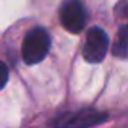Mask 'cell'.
<instances>
[{
	"instance_id": "cell-1",
	"label": "cell",
	"mask_w": 128,
	"mask_h": 128,
	"mask_svg": "<svg viewBox=\"0 0 128 128\" xmlns=\"http://www.w3.org/2000/svg\"><path fill=\"white\" fill-rule=\"evenodd\" d=\"M50 49V36L44 28H34L24 36L21 57L28 65H36L47 57Z\"/></svg>"
},
{
	"instance_id": "cell-2",
	"label": "cell",
	"mask_w": 128,
	"mask_h": 128,
	"mask_svg": "<svg viewBox=\"0 0 128 128\" xmlns=\"http://www.w3.org/2000/svg\"><path fill=\"white\" fill-rule=\"evenodd\" d=\"M106 120V112H99L94 109H83L78 112H68L58 115L57 118L52 120V128H92Z\"/></svg>"
},
{
	"instance_id": "cell-3",
	"label": "cell",
	"mask_w": 128,
	"mask_h": 128,
	"mask_svg": "<svg viewBox=\"0 0 128 128\" xmlns=\"http://www.w3.org/2000/svg\"><path fill=\"white\" fill-rule=\"evenodd\" d=\"M86 20L88 13L81 0H65L60 6V23L66 31L75 34L81 32L86 26Z\"/></svg>"
},
{
	"instance_id": "cell-4",
	"label": "cell",
	"mask_w": 128,
	"mask_h": 128,
	"mask_svg": "<svg viewBox=\"0 0 128 128\" xmlns=\"http://www.w3.org/2000/svg\"><path fill=\"white\" fill-rule=\"evenodd\" d=\"M109 50V38L100 28H91L86 34L83 46V57L89 63H99L104 60Z\"/></svg>"
},
{
	"instance_id": "cell-5",
	"label": "cell",
	"mask_w": 128,
	"mask_h": 128,
	"mask_svg": "<svg viewBox=\"0 0 128 128\" xmlns=\"http://www.w3.org/2000/svg\"><path fill=\"white\" fill-rule=\"evenodd\" d=\"M126 26H122L120 29V36H118V41L115 42V47H114V54L120 58H125L126 57Z\"/></svg>"
},
{
	"instance_id": "cell-6",
	"label": "cell",
	"mask_w": 128,
	"mask_h": 128,
	"mask_svg": "<svg viewBox=\"0 0 128 128\" xmlns=\"http://www.w3.org/2000/svg\"><path fill=\"white\" fill-rule=\"evenodd\" d=\"M6 81H8V68L3 62H0V89L6 84Z\"/></svg>"
}]
</instances>
